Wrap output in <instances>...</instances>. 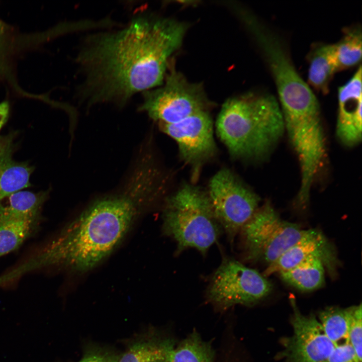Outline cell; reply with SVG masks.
I'll return each instance as SVG.
<instances>
[{
    "mask_svg": "<svg viewBox=\"0 0 362 362\" xmlns=\"http://www.w3.org/2000/svg\"><path fill=\"white\" fill-rule=\"evenodd\" d=\"M157 193L153 173L144 166H133L117 190L92 202L56 236L6 272V278L13 282L35 271L93 269L121 243L139 213L154 205Z\"/></svg>",
    "mask_w": 362,
    "mask_h": 362,
    "instance_id": "obj_2",
    "label": "cell"
},
{
    "mask_svg": "<svg viewBox=\"0 0 362 362\" xmlns=\"http://www.w3.org/2000/svg\"><path fill=\"white\" fill-rule=\"evenodd\" d=\"M15 133L0 136V201L31 186L30 176L34 168L26 161H17Z\"/></svg>",
    "mask_w": 362,
    "mask_h": 362,
    "instance_id": "obj_13",
    "label": "cell"
},
{
    "mask_svg": "<svg viewBox=\"0 0 362 362\" xmlns=\"http://www.w3.org/2000/svg\"><path fill=\"white\" fill-rule=\"evenodd\" d=\"M352 346L344 342L336 344L323 362H361Z\"/></svg>",
    "mask_w": 362,
    "mask_h": 362,
    "instance_id": "obj_23",
    "label": "cell"
},
{
    "mask_svg": "<svg viewBox=\"0 0 362 362\" xmlns=\"http://www.w3.org/2000/svg\"><path fill=\"white\" fill-rule=\"evenodd\" d=\"M172 344L169 340L137 342L119 358L118 362H170L169 352Z\"/></svg>",
    "mask_w": 362,
    "mask_h": 362,
    "instance_id": "obj_21",
    "label": "cell"
},
{
    "mask_svg": "<svg viewBox=\"0 0 362 362\" xmlns=\"http://www.w3.org/2000/svg\"><path fill=\"white\" fill-rule=\"evenodd\" d=\"M41 220H19L0 210V258L17 249L36 233Z\"/></svg>",
    "mask_w": 362,
    "mask_h": 362,
    "instance_id": "obj_16",
    "label": "cell"
},
{
    "mask_svg": "<svg viewBox=\"0 0 362 362\" xmlns=\"http://www.w3.org/2000/svg\"><path fill=\"white\" fill-rule=\"evenodd\" d=\"M164 84L142 93L138 111L159 124H173L197 113L209 111L212 104L202 85L189 82L177 71L172 61Z\"/></svg>",
    "mask_w": 362,
    "mask_h": 362,
    "instance_id": "obj_5",
    "label": "cell"
},
{
    "mask_svg": "<svg viewBox=\"0 0 362 362\" xmlns=\"http://www.w3.org/2000/svg\"><path fill=\"white\" fill-rule=\"evenodd\" d=\"M10 105L8 101L0 103V130L7 122L9 115Z\"/></svg>",
    "mask_w": 362,
    "mask_h": 362,
    "instance_id": "obj_26",
    "label": "cell"
},
{
    "mask_svg": "<svg viewBox=\"0 0 362 362\" xmlns=\"http://www.w3.org/2000/svg\"><path fill=\"white\" fill-rule=\"evenodd\" d=\"M49 195V190L37 193L21 191L1 200L0 206L16 219L41 220L42 209Z\"/></svg>",
    "mask_w": 362,
    "mask_h": 362,
    "instance_id": "obj_15",
    "label": "cell"
},
{
    "mask_svg": "<svg viewBox=\"0 0 362 362\" xmlns=\"http://www.w3.org/2000/svg\"><path fill=\"white\" fill-rule=\"evenodd\" d=\"M273 286L265 277L232 258H226L212 275L207 290L208 301L221 310L249 305L268 296Z\"/></svg>",
    "mask_w": 362,
    "mask_h": 362,
    "instance_id": "obj_8",
    "label": "cell"
},
{
    "mask_svg": "<svg viewBox=\"0 0 362 362\" xmlns=\"http://www.w3.org/2000/svg\"><path fill=\"white\" fill-rule=\"evenodd\" d=\"M293 310V334L284 342L283 354L288 362H323L336 345L326 335L319 321L299 310L295 298L290 297Z\"/></svg>",
    "mask_w": 362,
    "mask_h": 362,
    "instance_id": "obj_10",
    "label": "cell"
},
{
    "mask_svg": "<svg viewBox=\"0 0 362 362\" xmlns=\"http://www.w3.org/2000/svg\"><path fill=\"white\" fill-rule=\"evenodd\" d=\"M362 71L359 65L353 76L338 90L336 135L347 147L361 140Z\"/></svg>",
    "mask_w": 362,
    "mask_h": 362,
    "instance_id": "obj_12",
    "label": "cell"
},
{
    "mask_svg": "<svg viewBox=\"0 0 362 362\" xmlns=\"http://www.w3.org/2000/svg\"><path fill=\"white\" fill-rule=\"evenodd\" d=\"M188 28L172 19L140 13L117 30L86 35L75 60L82 75L79 101L88 107L113 103L122 108L136 94L161 85Z\"/></svg>",
    "mask_w": 362,
    "mask_h": 362,
    "instance_id": "obj_1",
    "label": "cell"
},
{
    "mask_svg": "<svg viewBox=\"0 0 362 362\" xmlns=\"http://www.w3.org/2000/svg\"><path fill=\"white\" fill-rule=\"evenodd\" d=\"M361 305L353 306L348 334L347 342L355 350L358 358L361 361Z\"/></svg>",
    "mask_w": 362,
    "mask_h": 362,
    "instance_id": "obj_22",
    "label": "cell"
},
{
    "mask_svg": "<svg viewBox=\"0 0 362 362\" xmlns=\"http://www.w3.org/2000/svg\"><path fill=\"white\" fill-rule=\"evenodd\" d=\"M353 306L328 307L319 314V322L327 337L336 345L347 342Z\"/></svg>",
    "mask_w": 362,
    "mask_h": 362,
    "instance_id": "obj_19",
    "label": "cell"
},
{
    "mask_svg": "<svg viewBox=\"0 0 362 362\" xmlns=\"http://www.w3.org/2000/svg\"><path fill=\"white\" fill-rule=\"evenodd\" d=\"M7 29L6 25L0 20V71L3 69L2 66L4 65V58L7 48Z\"/></svg>",
    "mask_w": 362,
    "mask_h": 362,
    "instance_id": "obj_25",
    "label": "cell"
},
{
    "mask_svg": "<svg viewBox=\"0 0 362 362\" xmlns=\"http://www.w3.org/2000/svg\"><path fill=\"white\" fill-rule=\"evenodd\" d=\"M119 358L111 352L96 349L88 351L77 362H118Z\"/></svg>",
    "mask_w": 362,
    "mask_h": 362,
    "instance_id": "obj_24",
    "label": "cell"
},
{
    "mask_svg": "<svg viewBox=\"0 0 362 362\" xmlns=\"http://www.w3.org/2000/svg\"><path fill=\"white\" fill-rule=\"evenodd\" d=\"M160 131L176 142L180 160L197 184L203 167L217 157L214 123L209 111H202L173 124H159Z\"/></svg>",
    "mask_w": 362,
    "mask_h": 362,
    "instance_id": "obj_9",
    "label": "cell"
},
{
    "mask_svg": "<svg viewBox=\"0 0 362 362\" xmlns=\"http://www.w3.org/2000/svg\"><path fill=\"white\" fill-rule=\"evenodd\" d=\"M206 191L219 224L232 242L259 207L260 198L226 167L213 175Z\"/></svg>",
    "mask_w": 362,
    "mask_h": 362,
    "instance_id": "obj_7",
    "label": "cell"
},
{
    "mask_svg": "<svg viewBox=\"0 0 362 362\" xmlns=\"http://www.w3.org/2000/svg\"><path fill=\"white\" fill-rule=\"evenodd\" d=\"M338 69L357 64L361 59L362 35L358 26L345 29L341 39L333 44Z\"/></svg>",
    "mask_w": 362,
    "mask_h": 362,
    "instance_id": "obj_20",
    "label": "cell"
},
{
    "mask_svg": "<svg viewBox=\"0 0 362 362\" xmlns=\"http://www.w3.org/2000/svg\"><path fill=\"white\" fill-rule=\"evenodd\" d=\"M338 70L333 44L315 45L309 56V86L324 94L328 93L330 81Z\"/></svg>",
    "mask_w": 362,
    "mask_h": 362,
    "instance_id": "obj_14",
    "label": "cell"
},
{
    "mask_svg": "<svg viewBox=\"0 0 362 362\" xmlns=\"http://www.w3.org/2000/svg\"><path fill=\"white\" fill-rule=\"evenodd\" d=\"M162 217L163 233L176 242L177 253L194 248L205 254L222 229L206 190L191 182L164 198Z\"/></svg>",
    "mask_w": 362,
    "mask_h": 362,
    "instance_id": "obj_4",
    "label": "cell"
},
{
    "mask_svg": "<svg viewBox=\"0 0 362 362\" xmlns=\"http://www.w3.org/2000/svg\"><path fill=\"white\" fill-rule=\"evenodd\" d=\"M169 358L170 362H214V352L209 342L194 331L177 346L172 344Z\"/></svg>",
    "mask_w": 362,
    "mask_h": 362,
    "instance_id": "obj_18",
    "label": "cell"
},
{
    "mask_svg": "<svg viewBox=\"0 0 362 362\" xmlns=\"http://www.w3.org/2000/svg\"><path fill=\"white\" fill-rule=\"evenodd\" d=\"M215 126L230 156L241 160L264 157L285 131L279 102L269 94L249 93L229 99Z\"/></svg>",
    "mask_w": 362,
    "mask_h": 362,
    "instance_id": "obj_3",
    "label": "cell"
},
{
    "mask_svg": "<svg viewBox=\"0 0 362 362\" xmlns=\"http://www.w3.org/2000/svg\"><path fill=\"white\" fill-rule=\"evenodd\" d=\"M305 231L282 219L267 202L258 208L239 233L246 259L268 266L295 244Z\"/></svg>",
    "mask_w": 362,
    "mask_h": 362,
    "instance_id": "obj_6",
    "label": "cell"
},
{
    "mask_svg": "<svg viewBox=\"0 0 362 362\" xmlns=\"http://www.w3.org/2000/svg\"><path fill=\"white\" fill-rule=\"evenodd\" d=\"M318 258L334 277L338 260L334 246L319 230H306L303 236L274 262L268 265L263 276L288 270L309 258Z\"/></svg>",
    "mask_w": 362,
    "mask_h": 362,
    "instance_id": "obj_11",
    "label": "cell"
},
{
    "mask_svg": "<svg viewBox=\"0 0 362 362\" xmlns=\"http://www.w3.org/2000/svg\"><path fill=\"white\" fill-rule=\"evenodd\" d=\"M325 269L320 260L312 258L279 274L282 280L289 285L301 291L310 292L323 286Z\"/></svg>",
    "mask_w": 362,
    "mask_h": 362,
    "instance_id": "obj_17",
    "label": "cell"
},
{
    "mask_svg": "<svg viewBox=\"0 0 362 362\" xmlns=\"http://www.w3.org/2000/svg\"><path fill=\"white\" fill-rule=\"evenodd\" d=\"M142 151H148V152H149L153 154H154L155 156H156V157L159 159L158 157L157 156V154H156L154 151H153V150H152L151 149H147V148H143V149H140L139 152H142ZM159 161H160V160H159ZM160 162H161V161H160ZM165 168H166V167H165ZM166 169H167V170L168 171V172H169V173H170V175H171V179H172V185H173V181H174V175H173V173L172 172V171H171L170 169H167V168H166ZM172 186H171V187H172ZM170 192H170H169V193ZM169 193H168V194H169ZM168 194H167V195H168ZM167 195H166V196H167ZM163 200H164V199H163Z\"/></svg>",
    "mask_w": 362,
    "mask_h": 362,
    "instance_id": "obj_27",
    "label": "cell"
}]
</instances>
